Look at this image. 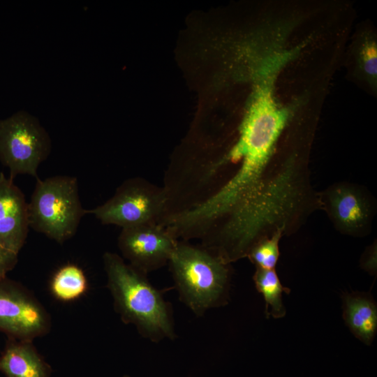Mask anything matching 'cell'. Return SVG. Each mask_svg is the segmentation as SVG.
I'll use <instances>...</instances> for the list:
<instances>
[{
  "mask_svg": "<svg viewBox=\"0 0 377 377\" xmlns=\"http://www.w3.org/2000/svg\"><path fill=\"white\" fill-rule=\"evenodd\" d=\"M168 263L180 300L195 314L202 316L223 302L229 269L221 258L205 249L177 242Z\"/></svg>",
  "mask_w": 377,
  "mask_h": 377,
  "instance_id": "3",
  "label": "cell"
},
{
  "mask_svg": "<svg viewBox=\"0 0 377 377\" xmlns=\"http://www.w3.org/2000/svg\"><path fill=\"white\" fill-rule=\"evenodd\" d=\"M51 325L49 313L29 290L8 277L0 281V332L33 341L47 334Z\"/></svg>",
  "mask_w": 377,
  "mask_h": 377,
  "instance_id": "7",
  "label": "cell"
},
{
  "mask_svg": "<svg viewBox=\"0 0 377 377\" xmlns=\"http://www.w3.org/2000/svg\"><path fill=\"white\" fill-rule=\"evenodd\" d=\"M167 193L139 178L124 182L114 195L98 207L87 210L101 223L127 228L155 223L168 201Z\"/></svg>",
  "mask_w": 377,
  "mask_h": 377,
  "instance_id": "6",
  "label": "cell"
},
{
  "mask_svg": "<svg viewBox=\"0 0 377 377\" xmlns=\"http://www.w3.org/2000/svg\"><path fill=\"white\" fill-rule=\"evenodd\" d=\"M279 71H258L239 137L225 161L239 163L235 175L210 198L219 212H230L256 197L265 185V174L289 114L276 100L274 83Z\"/></svg>",
  "mask_w": 377,
  "mask_h": 377,
  "instance_id": "1",
  "label": "cell"
},
{
  "mask_svg": "<svg viewBox=\"0 0 377 377\" xmlns=\"http://www.w3.org/2000/svg\"><path fill=\"white\" fill-rule=\"evenodd\" d=\"M255 286L258 292L263 294L266 303V312L270 307L271 314L275 318H282L286 309L282 303V293H289L290 290L282 286L274 270L256 267L253 276Z\"/></svg>",
  "mask_w": 377,
  "mask_h": 377,
  "instance_id": "14",
  "label": "cell"
},
{
  "mask_svg": "<svg viewBox=\"0 0 377 377\" xmlns=\"http://www.w3.org/2000/svg\"><path fill=\"white\" fill-rule=\"evenodd\" d=\"M177 241L168 229L155 223L122 228L118 246L129 265L147 273L169 262Z\"/></svg>",
  "mask_w": 377,
  "mask_h": 377,
  "instance_id": "8",
  "label": "cell"
},
{
  "mask_svg": "<svg viewBox=\"0 0 377 377\" xmlns=\"http://www.w3.org/2000/svg\"><path fill=\"white\" fill-rule=\"evenodd\" d=\"M0 371L6 377H50L52 370L31 341L8 338L0 355Z\"/></svg>",
  "mask_w": 377,
  "mask_h": 377,
  "instance_id": "11",
  "label": "cell"
},
{
  "mask_svg": "<svg viewBox=\"0 0 377 377\" xmlns=\"http://www.w3.org/2000/svg\"><path fill=\"white\" fill-rule=\"evenodd\" d=\"M107 287L114 307L125 324H132L144 337L158 342L175 337L171 306L146 274L126 263L117 253L103 256Z\"/></svg>",
  "mask_w": 377,
  "mask_h": 377,
  "instance_id": "2",
  "label": "cell"
},
{
  "mask_svg": "<svg viewBox=\"0 0 377 377\" xmlns=\"http://www.w3.org/2000/svg\"><path fill=\"white\" fill-rule=\"evenodd\" d=\"M281 234L282 229L278 228L270 238L259 240L252 246L247 256L256 267L274 269L279 257V242Z\"/></svg>",
  "mask_w": 377,
  "mask_h": 377,
  "instance_id": "16",
  "label": "cell"
},
{
  "mask_svg": "<svg viewBox=\"0 0 377 377\" xmlns=\"http://www.w3.org/2000/svg\"><path fill=\"white\" fill-rule=\"evenodd\" d=\"M324 205L334 226L346 234H358L369 226L371 209L359 188L349 184L335 185L324 193Z\"/></svg>",
  "mask_w": 377,
  "mask_h": 377,
  "instance_id": "9",
  "label": "cell"
},
{
  "mask_svg": "<svg viewBox=\"0 0 377 377\" xmlns=\"http://www.w3.org/2000/svg\"><path fill=\"white\" fill-rule=\"evenodd\" d=\"M343 318L354 335L369 345L377 327L375 303L367 296L348 295L343 299Z\"/></svg>",
  "mask_w": 377,
  "mask_h": 377,
  "instance_id": "12",
  "label": "cell"
},
{
  "mask_svg": "<svg viewBox=\"0 0 377 377\" xmlns=\"http://www.w3.org/2000/svg\"><path fill=\"white\" fill-rule=\"evenodd\" d=\"M124 377H128V376H124Z\"/></svg>",
  "mask_w": 377,
  "mask_h": 377,
  "instance_id": "18",
  "label": "cell"
},
{
  "mask_svg": "<svg viewBox=\"0 0 377 377\" xmlns=\"http://www.w3.org/2000/svg\"><path fill=\"white\" fill-rule=\"evenodd\" d=\"M50 151L47 132L29 113L19 111L0 119V161L12 179L24 174L38 178V168Z\"/></svg>",
  "mask_w": 377,
  "mask_h": 377,
  "instance_id": "5",
  "label": "cell"
},
{
  "mask_svg": "<svg viewBox=\"0 0 377 377\" xmlns=\"http://www.w3.org/2000/svg\"><path fill=\"white\" fill-rule=\"evenodd\" d=\"M355 68L357 75L371 85L376 82V43L373 36L364 35L359 37L353 50Z\"/></svg>",
  "mask_w": 377,
  "mask_h": 377,
  "instance_id": "15",
  "label": "cell"
},
{
  "mask_svg": "<svg viewBox=\"0 0 377 377\" xmlns=\"http://www.w3.org/2000/svg\"><path fill=\"white\" fill-rule=\"evenodd\" d=\"M29 226L28 203L13 179L0 172V244L19 253Z\"/></svg>",
  "mask_w": 377,
  "mask_h": 377,
  "instance_id": "10",
  "label": "cell"
},
{
  "mask_svg": "<svg viewBox=\"0 0 377 377\" xmlns=\"http://www.w3.org/2000/svg\"><path fill=\"white\" fill-rule=\"evenodd\" d=\"M28 211L29 226L34 230L60 244L71 238L87 214L79 197L77 178H37Z\"/></svg>",
  "mask_w": 377,
  "mask_h": 377,
  "instance_id": "4",
  "label": "cell"
},
{
  "mask_svg": "<svg viewBox=\"0 0 377 377\" xmlns=\"http://www.w3.org/2000/svg\"><path fill=\"white\" fill-rule=\"evenodd\" d=\"M87 288L88 282L84 272L73 264H68L59 268L50 282L52 294L62 302L78 299L86 293Z\"/></svg>",
  "mask_w": 377,
  "mask_h": 377,
  "instance_id": "13",
  "label": "cell"
},
{
  "mask_svg": "<svg viewBox=\"0 0 377 377\" xmlns=\"http://www.w3.org/2000/svg\"><path fill=\"white\" fill-rule=\"evenodd\" d=\"M17 260L18 253L0 244V281L7 277V273L15 267Z\"/></svg>",
  "mask_w": 377,
  "mask_h": 377,
  "instance_id": "17",
  "label": "cell"
}]
</instances>
